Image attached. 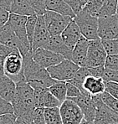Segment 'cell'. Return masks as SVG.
I'll list each match as a JSON object with an SVG mask.
<instances>
[{
    "mask_svg": "<svg viewBox=\"0 0 118 124\" xmlns=\"http://www.w3.org/2000/svg\"><path fill=\"white\" fill-rule=\"evenodd\" d=\"M24 79L34 89L50 88L55 80L50 76L47 69L40 66L33 59V52L23 55Z\"/></svg>",
    "mask_w": 118,
    "mask_h": 124,
    "instance_id": "6da1fadb",
    "label": "cell"
},
{
    "mask_svg": "<svg viewBox=\"0 0 118 124\" xmlns=\"http://www.w3.org/2000/svg\"><path fill=\"white\" fill-rule=\"evenodd\" d=\"M14 113L17 116L30 114L35 110L34 89L23 79L16 83V92L12 101Z\"/></svg>",
    "mask_w": 118,
    "mask_h": 124,
    "instance_id": "7a4b0ae2",
    "label": "cell"
},
{
    "mask_svg": "<svg viewBox=\"0 0 118 124\" xmlns=\"http://www.w3.org/2000/svg\"><path fill=\"white\" fill-rule=\"evenodd\" d=\"M3 71L15 83L24 79V61L18 49H14L5 59Z\"/></svg>",
    "mask_w": 118,
    "mask_h": 124,
    "instance_id": "3957f363",
    "label": "cell"
},
{
    "mask_svg": "<svg viewBox=\"0 0 118 124\" xmlns=\"http://www.w3.org/2000/svg\"><path fill=\"white\" fill-rule=\"evenodd\" d=\"M74 20L79 26L81 34L88 40L99 39L98 35V18L91 15L82 9L74 18Z\"/></svg>",
    "mask_w": 118,
    "mask_h": 124,
    "instance_id": "277c9868",
    "label": "cell"
},
{
    "mask_svg": "<svg viewBox=\"0 0 118 124\" xmlns=\"http://www.w3.org/2000/svg\"><path fill=\"white\" fill-rule=\"evenodd\" d=\"M107 56L108 54L100 38L94 40H90L85 67L91 68L105 66Z\"/></svg>",
    "mask_w": 118,
    "mask_h": 124,
    "instance_id": "5b68a950",
    "label": "cell"
},
{
    "mask_svg": "<svg viewBox=\"0 0 118 124\" xmlns=\"http://www.w3.org/2000/svg\"><path fill=\"white\" fill-rule=\"evenodd\" d=\"M79 69V65L71 60L65 59L58 65L49 67L47 70L50 73V76L55 81H69L75 76Z\"/></svg>",
    "mask_w": 118,
    "mask_h": 124,
    "instance_id": "8992f818",
    "label": "cell"
},
{
    "mask_svg": "<svg viewBox=\"0 0 118 124\" xmlns=\"http://www.w3.org/2000/svg\"><path fill=\"white\" fill-rule=\"evenodd\" d=\"M45 23L50 35H60L68 24L73 20V18L65 16L60 14L47 10L44 14Z\"/></svg>",
    "mask_w": 118,
    "mask_h": 124,
    "instance_id": "52a82bcc",
    "label": "cell"
},
{
    "mask_svg": "<svg viewBox=\"0 0 118 124\" xmlns=\"http://www.w3.org/2000/svg\"><path fill=\"white\" fill-rule=\"evenodd\" d=\"M96 103V116L94 120L95 124H113L118 123V114L112 111L103 101L101 95L92 96Z\"/></svg>",
    "mask_w": 118,
    "mask_h": 124,
    "instance_id": "ba28073f",
    "label": "cell"
},
{
    "mask_svg": "<svg viewBox=\"0 0 118 124\" xmlns=\"http://www.w3.org/2000/svg\"><path fill=\"white\" fill-rule=\"evenodd\" d=\"M59 110L63 124H81L85 119L81 107L70 99L62 102Z\"/></svg>",
    "mask_w": 118,
    "mask_h": 124,
    "instance_id": "9c48e42d",
    "label": "cell"
},
{
    "mask_svg": "<svg viewBox=\"0 0 118 124\" xmlns=\"http://www.w3.org/2000/svg\"><path fill=\"white\" fill-rule=\"evenodd\" d=\"M27 16H22L19 14H11L9 15V19H8V23L11 27L24 48L29 51L33 52L32 47L30 45V42L28 39V35H27V30H26V23H27Z\"/></svg>",
    "mask_w": 118,
    "mask_h": 124,
    "instance_id": "30bf717a",
    "label": "cell"
},
{
    "mask_svg": "<svg viewBox=\"0 0 118 124\" xmlns=\"http://www.w3.org/2000/svg\"><path fill=\"white\" fill-rule=\"evenodd\" d=\"M98 35L101 39H118L117 15L98 18Z\"/></svg>",
    "mask_w": 118,
    "mask_h": 124,
    "instance_id": "8fae6325",
    "label": "cell"
},
{
    "mask_svg": "<svg viewBox=\"0 0 118 124\" xmlns=\"http://www.w3.org/2000/svg\"><path fill=\"white\" fill-rule=\"evenodd\" d=\"M33 59L37 64L45 69L53 65H58L62 62L65 58L61 54L47 50L44 48H39L33 50Z\"/></svg>",
    "mask_w": 118,
    "mask_h": 124,
    "instance_id": "7c38bea8",
    "label": "cell"
},
{
    "mask_svg": "<svg viewBox=\"0 0 118 124\" xmlns=\"http://www.w3.org/2000/svg\"><path fill=\"white\" fill-rule=\"evenodd\" d=\"M0 44L13 49H18L23 56L28 54L29 53H32L24 48L14 31L11 29L8 23L0 29Z\"/></svg>",
    "mask_w": 118,
    "mask_h": 124,
    "instance_id": "4fadbf2b",
    "label": "cell"
},
{
    "mask_svg": "<svg viewBox=\"0 0 118 124\" xmlns=\"http://www.w3.org/2000/svg\"><path fill=\"white\" fill-rule=\"evenodd\" d=\"M34 102L36 108L59 107L62 104L51 94L49 88L34 89Z\"/></svg>",
    "mask_w": 118,
    "mask_h": 124,
    "instance_id": "5bb4252c",
    "label": "cell"
},
{
    "mask_svg": "<svg viewBox=\"0 0 118 124\" xmlns=\"http://www.w3.org/2000/svg\"><path fill=\"white\" fill-rule=\"evenodd\" d=\"M50 36L51 35L47 29L44 15H38L37 24L33 40V50H35L39 48H44L50 40Z\"/></svg>",
    "mask_w": 118,
    "mask_h": 124,
    "instance_id": "9a60e30c",
    "label": "cell"
},
{
    "mask_svg": "<svg viewBox=\"0 0 118 124\" xmlns=\"http://www.w3.org/2000/svg\"><path fill=\"white\" fill-rule=\"evenodd\" d=\"M72 101L81 107L85 120L88 122H94L96 116V103L90 93H83L81 96L72 98Z\"/></svg>",
    "mask_w": 118,
    "mask_h": 124,
    "instance_id": "2e32d148",
    "label": "cell"
},
{
    "mask_svg": "<svg viewBox=\"0 0 118 124\" xmlns=\"http://www.w3.org/2000/svg\"><path fill=\"white\" fill-rule=\"evenodd\" d=\"M60 35L62 37L65 44L71 50H73V49L75 48L77 42L83 36L79 26L75 23V21L74 20V19L73 20L69 23L68 26L65 28V30L63 31Z\"/></svg>",
    "mask_w": 118,
    "mask_h": 124,
    "instance_id": "e0dca14e",
    "label": "cell"
},
{
    "mask_svg": "<svg viewBox=\"0 0 118 124\" xmlns=\"http://www.w3.org/2000/svg\"><path fill=\"white\" fill-rule=\"evenodd\" d=\"M44 49L58 53L64 56L65 59L72 61V50L65 44L61 35L50 36V40L45 45Z\"/></svg>",
    "mask_w": 118,
    "mask_h": 124,
    "instance_id": "ac0fdd59",
    "label": "cell"
},
{
    "mask_svg": "<svg viewBox=\"0 0 118 124\" xmlns=\"http://www.w3.org/2000/svg\"><path fill=\"white\" fill-rule=\"evenodd\" d=\"M89 44L90 40L82 36L72 50V61L75 62L80 67L85 66L88 54Z\"/></svg>",
    "mask_w": 118,
    "mask_h": 124,
    "instance_id": "d6986e66",
    "label": "cell"
},
{
    "mask_svg": "<svg viewBox=\"0 0 118 124\" xmlns=\"http://www.w3.org/2000/svg\"><path fill=\"white\" fill-rule=\"evenodd\" d=\"M83 89L85 92L90 93L91 96L101 95L106 92V81L101 77L89 76L85 80Z\"/></svg>",
    "mask_w": 118,
    "mask_h": 124,
    "instance_id": "ffe728a7",
    "label": "cell"
},
{
    "mask_svg": "<svg viewBox=\"0 0 118 124\" xmlns=\"http://www.w3.org/2000/svg\"><path fill=\"white\" fill-rule=\"evenodd\" d=\"M16 92V83L5 74L0 75V96L12 102Z\"/></svg>",
    "mask_w": 118,
    "mask_h": 124,
    "instance_id": "44dd1931",
    "label": "cell"
},
{
    "mask_svg": "<svg viewBox=\"0 0 118 124\" xmlns=\"http://www.w3.org/2000/svg\"><path fill=\"white\" fill-rule=\"evenodd\" d=\"M45 6L47 10L53 11L65 16H69L73 19L76 15L73 9L64 0H45Z\"/></svg>",
    "mask_w": 118,
    "mask_h": 124,
    "instance_id": "7402d4cb",
    "label": "cell"
},
{
    "mask_svg": "<svg viewBox=\"0 0 118 124\" xmlns=\"http://www.w3.org/2000/svg\"><path fill=\"white\" fill-rule=\"evenodd\" d=\"M10 13L27 17L36 14L27 0H14L11 7Z\"/></svg>",
    "mask_w": 118,
    "mask_h": 124,
    "instance_id": "603a6c76",
    "label": "cell"
},
{
    "mask_svg": "<svg viewBox=\"0 0 118 124\" xmlns=\"http://www.w3.org/2000/svg\"><path fill=\"white\" fill-rule=\"evenodd\" d=\"M50 92L53 96H55L60 102H64L67 99V87L66 81H56L49 88Z\"/></svg>",
    "mask_w": 118,
    "mask_h": 124,
    "instance_id": "cb8c5ba5",
    "label": "cell"
},
{
    "mask_svg": "<svg viewBox=\"0 0 118 124\" xmlns=\"http://www.w3.org/2000/svg\"><path fill=\"white\" fill-rule=\"evenodd\" d=\"M89 76H91V74H90V70H89V69L87 68V67H85V66L80 67L78 71L75 73V76H74L70 81H67V82H70L73 84V85H76V86L81 91L82 93H86L84 91V89H83V84H84L85 80H86Z\"/></svg>",
    "mask_w": 118,
    "mask_h": 124,
    "instance_id": "d4e9b609",
    "label": "cell"
},
{
    "mask_svg": "<svg viewBox=\"0 0 118 124\" xmlns=\"http://www.w3.org/2000/svg\"><path fill=\"white\" fill-rule=\"evenodd\" d=\"M118 0H106L101 8L97 18L110 17L117 14Z\"/></svg>",
    "mask_w": 118,
    "mask_h": 124,
    "instance_id": "484cf974",
    "label": "cell"
},
{
    "mask_svg": "<svg viewBox=\"0 0 118 124\" xmlns=\"http://www.w3.org/2000/svg\"><path fill=\"white\" fill-rule=\"evenodd\" d=\"M44 112L47 124H63L59 107L44 108Z\"/></svg>",
    "mask_w": 118,
    "mask_h": 124,
    "instance_id": "4316f807",
    "label": "cell"
},
{
    "mask_svg": "<svg viewBox=\"0 0 118 124\" xmlns=\"http://www.w3.org/2000/svg\"><path fill=\"white\" fill-rule=\"evenodd\" d=\"M37 20H38L37 14H34V15L29 16V17L27 18V23H26L27 35H28V39H29V42H30V45H31V47L33 46V40H34V33H35Z\"/></svg>",
    "mask_w": 118,
    "mask_h": 124,
    "instance_id": "83f0119b",
    "label": "cell"
},
{
    "mask_svg": "<svg viewBox=\"0 0 118 124\" xmlns=\"http://www.w3.org/2000/svg\"><path fill=\"white\" fill-rule=\"evenodd\" d=\"M106 1V0H89L88 3H86V5L82 9L86 10V12H88L91 15L97 17L100 10L102 8Z\"/></svg>",
    "mask_w": 118,
    "mask_h": 124,
    "instance_id": "f1b7e54d",
    "label": "cell"
},
{
    "mask_svg": "<svg viewBox=\"0 0 118 124\" xmlns=\"http://www.w3.org/2000/svg\"><path fill=\"white\" fill-rule=\"evenodd\" d=\"M104 48L108 55L118 54V39H101Z\"/></svg>",
    "mask_w": 118,
    "mask_h": 124,
    "instance_id": "f546056e",
    "label": "cell"
},
{
    "mask_svg": "<svg viewBox=\"0 0 118 124\" xmlns=\"http://www.w3.org/2000/svg\"><path fill=\"white\" fill-rule=\"evenodd\" d=\"M37 15H44L47 11L45 0H27Z\"/></svg>",
    "mask_w": 118,
    "mask_h": 124,
    "instance_id": "4dcf8cb0",
    "label": "cell"
},
{
    "mask_svg": "<svg viewBox=\"0 0 118 124\" xmlns=\"http://www.w3.org/2000/svg\"><path fill=\"white\" fill-rule=\"evenodd\" d=\"M101 98H102L103 101L111 109L112 111L118 114V99L113 97L112 96H111L108 92H105L101 94Z\"/></svg>",
    "mask_w": 118,
    "mask_h": 124,
    "instance_id": "1f68e13d",
    "label": "cell"
},
{
    "mask_svg": "<svg viewBox=\"0 0 118 124\" xmlns=\"http://www.w3.org/2000/svg\"><path fill=\"white\" fill-rule=\"evenodd\" d=\"M14 49L8 47L6 45H3L0 44V75L4 74L3 71V65H4V61L7 56L13 51Z\"/></svg>",
    "mask_w": 118,
    "mask_h": 124,
    "instance_id": "d6a6232c",
    "label": "cell"
},
{
    "mask_svg": "<svg viewBox=\"0 0 118 124\" xmlns=\"http://www.w3.org/2000/svg\"><path fill=\"white\" fill-rule=\"evenodd\" d=\"M66 87H67V99H72L78 96H81L83 94L81 91L78 88L76 85H73L70 82L66 81Z\"/></svg>",
    "mask_w": 118,
    "mask_h": 124,
    "instance_id": "836d02e7",
    "label": "cell"
},
{
    "mask_svg": "<svg viewBox=\"0 0 118 124\" xmlns=\"http://www.w3.org/2000/svg\"><path fill=\"white\" fill-rule=\"evenodd\" d=\"M101 78L104 79L105 81H112V82L118 83V70H109L105 67Z\"/></svg>",
    "mask_w": 118,
    "mask_h": 124,
    "instance_id": "e575fe53",
    "label": "cell"
},
{
    "mask_svg": "<svg viewBox=\"0 0 118 124\" xmlns=\"http://www.w3.org/2000/svg\"><path fill=\"white\" fill-rule=\"evenodd\" d=\"M14 113V107L10 101L0 96V115Z\"/></svg>",
    "mask_w": 118,
    "mask_h": 124,
    "instance_id": "d590c367",
    "label": "cell"
},
{
    "mask_svg": "<svg viewBox=\"0 0 118 124\" xmlns=\"http://www.w3.org/2000/svg\"><path fill=\"white\" fill-rule=\"evenodd\" d=\"M44 108H35L33 116V123L34 124H47L44 117Z\"/></svg>",
    "mask_w": 118,
    "mask_h": 124,
    "instance_id": "8d00e7d4",
    "label": "cell"
},
{
    "mask_svg": "<svg viewBox=\"0 0 118 124\" xmlns=\"http://www.w3.org/2000/svg\"><path fill=\"white\" fill-rule=\"evenodd\" d=\"M105 67L109 70H118V54L108 55L106 58Z\"/></svg>",
    "mask_w": 118,
    "mask_h": 124,
    "instance_id": "74e56055",
    "label": "cell"
},
{
    "mask_svg": "<svg viewBox=\"0 0 118 124\" xmlns=\"http://www.w3.org/2000/svg\"><path fill=\"white\" fill-rule=\"evenodd\" d=\"M106 92L113 97L118 99V83L106 81Z\"/></svg>",
    "mask_w": 118,
    "mask_h": 124,
    "instance_id": "f35d334b",
    "label": "cell"
},
{
    "mask_svg": "<svg viewBox=\"0 0 118 124\" xmlns=\"http://www.w3.org/2000/svg\"><path fill=\"white\" fill-rule=\"evenodd\" d=\"M17 116L14 113L0 115V124H14Z\"/></svg>",
    "mask_w": 118,
    "mask_h": 124,
    "instance_id": "ab89813d",
    "label": "cell"
},
{
    "mask_svg": "<svg viewBox=\"0 0 118 124\" xmlns=\"http://www.w3.org/2000/svg\"><path fill=\"white\" fill-rule=\"evenodd\" d=\"M33 116H34V112H32V113H30V114L17 116V119H16L14 124H32Z\"/></svg>",
    "mask_w": 118,
    "mask_h": 124,
    "instance_id": "60d3db41",
    "label": "cell"
},
{
    "mask_svg": "<svg viewBox=\"0 0 118 124\" xmlns=\"http://www.w3.org/2000/svg\"><path fill=\"white\" fill-rule=\"evenodd\" d=\"M10 12L0 7V29L3 28L9 19Z\"/></svg>",
    "mask_w": 118,
    "mask_h": 124,
    "instance_id": "b9f144b4",
    "label": "cell"
},
{
    "mask_svg": "<svg viewBox=\"0 0 118 124\" xmlns=\"http://www.w3.org/2000/svg\"><path fill=\"white\" fill-rule=\"evenodd\" d=\"M64 1L73 9L75 14H77L78 13H80L82 10V8H81V4H80L78 0H64Z\"/></svg>",
    "mask_w": 118,
    "mask_h": 124,
    "instance_id": "7bdbcfd3",
    "label": "cell"
},
{
    "mask_svg": "<svg viewBox=\"0 0 118 124\" xmlns=\"http://www.w3.org/2000/svg\"><path fill=\"white\" fill-rule=\"evenodd\" d=\"M14 1V0H0V7L10 12Z\"/></svg>",
    "mask_w": 118,
    "mask_h": 124,
    "instance_id": "ee69618b",
    "label": "cell"
},
{
    "mask_svg": "<svg viewBox=\"0 0 118 124\" xmlns=\"http://www.w3.org/2000/svg\"><path fill=\"white\" fill-rule=\"evenodd\" d=\"M79 1V3H80V4H81V8H84L85 6L86 5V3H88V1L89 0H78Z\"/></svg>",
    "mask_w": 118,
    "mask_h": 124,
    "instance_id": "f6af8a7d",
    "label": "cell"
},
{
    "mask_svg": "<svg viewBox=\"0 0 118 124\" xmlns=\"http://www.w3.org/2000/svg\"><path fill=\"white\" fill-rule=\"evenodd\" d=\"M81 124H95V123H94V122H88V121H86V120L84 119Z\"/></svg>",
    "mask_w": 118,
    "mask_h": 124,
    "instance_id": "bcb514c9",
    "label": "cell"
},
{
    "mask_svg": "<svg viewBox=\"0 0 118 124\" xmlns=\"http://www.w3.org/2000/svg\"><path fill=\"white\" fill-rule=\"evenodd\" d=\"M113 124H118V123H113Z\"/></svg>",
    "mask_w": 118,
    "mask_h": 124,
    "instance_id": "7dc6e473",
    "label": "cell"
},
{
    "mask_svg": "<svg viewBox=\"0 0 118 124\" xmlns=\"http://www.w3.org/2000/svg\"><path fill=\"white\" fill-rule=\"evenodd\" d=\"M117 19H118V14H117Z\"/></svg>",
    "mask_w": 118,
    "mask_h": 124,
    "instance_id": "c3c4849f",
    "label": "cell"
},
{
    "mask_svg": "<svg viewBox=\"0 0 118 124\" xmlns=\"http://www.w3.org/2000/svg\"><path fill=\"white\" fill-rule=\"evenodd\" d=\"M117 14H118V8H117Z\"/></svg>",
    "mask_w": 118,
    "mask_h": 124,
    "instance_id": "681fc988",
    "label": "cell"
},
{
    "mask_svg": "<svg viewBox=\"0 0 118 124\" xmlns=\"http://www.w3.org/2000/svg\"><path fill=\"white\" fill-rule=\"evenodd\" d=\"M32 124H34V123H32Z\"/></svg>",
    "mask_w": 118,
    "mask_h": 124,
    "instance_id": "f907efd6",
    "label": "cell"
}]
</instances>
